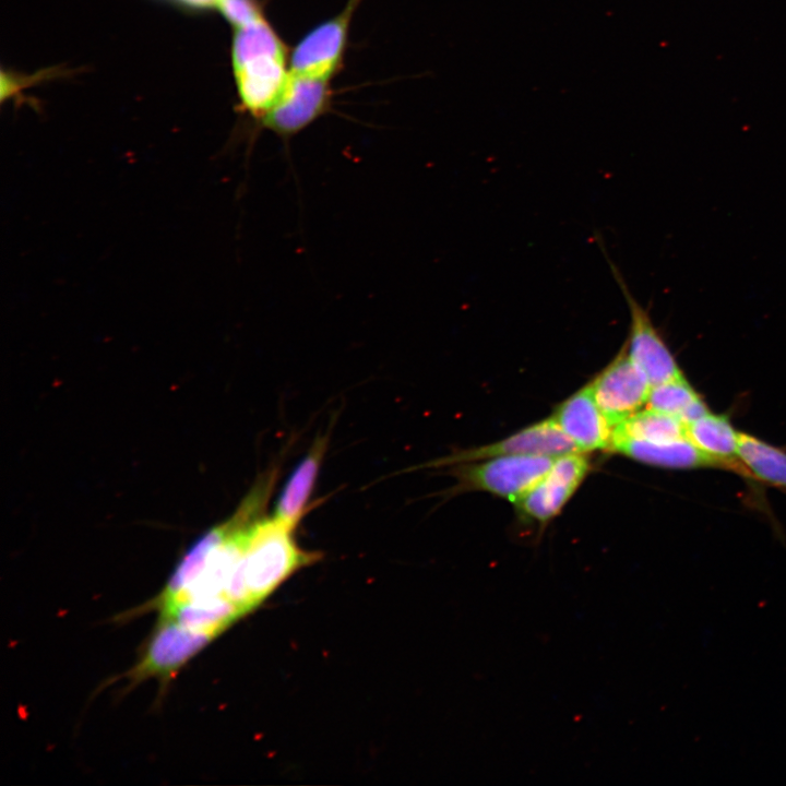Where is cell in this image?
<instances>
[{
  "instance_id": "cell-19",
  "label": "cell",
  "mask_w": 786,
  "mask_h": 786,
  "mask_svg": "<svg viewBox=\"0 0 786 786\" xmlns=\"http://www.w3.org/2000/svg\"><path fill=\"white\" fill-rule=\"evenodd\" d=\"M620 438H632L652 442H670L688 439L686 425L682 421L651 408L638 410L615 425L612 427V440Z\"/></svg>"
},
{
  "instance_id": "cell-18",
  "label": "cell",
  "mask_w": 786,
  "mask_h": 786,
  "mask_svg": "<svg viewBox=\"0 0 786 786\" xmlns=\"http://www.w3.org/2000/svg\"><path fill=\"white\" fill-rule=\"evenodd\" d=\"M646 405L647 408L672 416L684 425L710 410L683 374L653 385Z\"/></svg>"
},
{
  "instance_id": "cell-14",
  "label": "cell",
  "mask_w": 786,
  "mask_h": 786,
  "mask_svg": "<svg viewBox=\"0 0 786 786\" xmlns=\"http://www.w3.org/2000/svg\"><path fill=\"white\" fill-rule=\"evenodd\" d=\"M611 451L652 466L694 469L722 468L718 463L703 454L689 439L670 442H652L632 438L614 439Z\"/></svg>"
},
{
  "instance_id": "cell-16",
  "label": "cell",
  "mask_w": 786,
  "mask_h": 786,
  "mask_svg": "<svg viewBox=\"0 0 786 786\" xmlns=\"http://www.w3.org/2000/svg\"><path fill=\"white\" fill-rule=\"evenodd\" d=\"M243 615L242 610L226 597L181 602L160 609V618L217 635Z\"/></svg>"
},
{
  "instance_id": "cell-1",
  "label": "cell",
  "mask_w": 786,
  "mask_h": 786,
  "mask_svg": "<svg viewBox=\"0 0 786 786\" xmlns=\"http://www.w3.org/2000/svg\"><path fill=\"white\" fill-rule=\"evenodd\" d=\"M230 57L239 108L260 123L289 79L287 48L263 17L234 28Z\"/></svg>"
},
{
  "instance_id": "cell-2",
  "label": "cell",
  "mask_w": 786,
  "mask_h": 786,
  "mask_svg": "<svg viewBox=\"0 0 786 786\" xmlns=\"http://www.w3.org/2000/svg\"><path fill=\"white\" fill-rule=\"evenodd\" d=\"M294 528L275 517L261 516L248 528L243 572L252 609L299 568L319 557L305 551L294 539Z\"/></svg>"
},
{
  "instance_id": "cell-21",
  "label": "cell",
  "mask_w": 786,
  "mask_h": 786,
  "mask_svg": "<svg viewBox=\"0 0 786 786\" xmlns=\"http://www.w3.org/2000/svg\"><path fill=\"white\" fill-rule=\"evenodd\" d=\"M166 2H169L178 8H181L183 10L188 11H209V10H217L219 1L221 0H164Z\"/></svg>"
},
{
  "instance_id": "cell-3",
  "label": "cell",
  "mask_w": 786,
  "mask_h": 786,
  "mask_svg": "<svg viewBox=\"0 0 786 786\" xmlns=\"http://www.w3.org/2000/svg\"><path fill=\"white\" fill-rule=\"evenodd\" d=\"M557 456L516 454L464 463L454 475L461 489L490 492L513 503L534 487L551 468Z\"/></svg>"
},
{
  "instance_id": "cell-15",
  "label": "cell",
  "mask_w": 786,
  "mask_h": 786,
  "mask_svg": "<svg viewBox=\"0 0 786 786\" xmlns=\"http://www.w3.org/2000/svg\"><path fill=\"white\" fill-rule=\"evenodd\" d=\"M228 527V521H226L204 533L192 544L176 565L162 593L156 597L155 607L162 609L175 602L198 577L213 549L226 537Z\"/></svg>"
},
{
  "instance_id": "cell-13",
  "label": "cell",
  "mask_w": 786,
  "mask_h": 786,
  "mask_svg": "<svg viewBox=\"0 0 786 786\" xmlns=\"http://www.w3.org/2000/svg\"><path fill=\"white\" fill-rule=\"evenodd\" d=\"M687 438L703 454L728 469L750 477L739 460V434L730 419L707 410L686 425Z\"/></svg>"
},
{
  "instance_id": "cell-8",
  "label": "cell",
  "mask_w": 786,
  "mask_h": 786,
  "mask_svg": "<svg viewBox=\"0 0 786 786\" xmlns=\"http://www.w3.org/2000/svg\"><path fill=\"white\" fill-rule=\"evenodd\" d=\"M591 384L599 409L612 427L645 405L652 388L629 357L626 344Z\"/></svg>"
},
{
  "instance_id": "cell-10",
  "label": "cell",
  "mask_w": 786,
  "mask_h": 786,
  "mask_svg": "<svg viewBox=\"0 0 786 786\" xmlns=\"http://www.w3.org/2000/svg\"><path fill=\"white\" fill-rule=\"evenodd\" d=\"M581 452L551 417L534 424L496 443L462 451L440 458L427 466L471 463L503 455L535 454L559 456Z\"/></svg>"
},
{
  "instance_id": "cell-12",
  "label": "cell",
  "mask_w": 786,
  "mask_h": 786,
  "mask_svg": "<svg viewBox=\"0 0 786 786\" xmlns=\"http://www.w3.org/2000/svg\"><path fill=\"white\" fill-rule=\"evenodd\" d=\"M327 443V436H321L314 440L307 454L289 475L275 503L273 517L294 529L311 508L310 499Z\"/></svg>"
},
{
  "instance_id": "cell-5",
  "label": "cell",
  "mask_w": 786,
  "mask_h": 786,
  "mask_svg": "<svg viewBox=\"0 0 786 786\" xmlns=\"http://www.w3.org/2000/svg\"><path fill=\"white\" fill-rule=\"evenodd\" d=\"M361 0H348L342 12L318 24L289 55L293 74L331 79L340 69L347 47L350 22Z\"/></svg>"
},
{
  "instance_id": "cell-9",
  "label": "cell",
  "mask_w": 786,
  "mask_h": 786,
  "mask_svg": "<svg viewBox=\"0 0 786 786\" xmlns=\"http://www.w3.org/2000/svg\"><path fill=\"white\" fill-rule=\"evenodd\" d=\"M583 452L556 457L548 473L514 502L526 517L545 524L565 505L587 475L591 465Z\"/></svg>"
},
{
  "instance_id": "cell-7",
  "label": "cell",
  "mask_w": 786,
  "mask_h": 786,
  "mask_svg": "<svg viewBox=\"0 0 786 786\" xmlns=\"http://www.w3.org/2000/svg\"><path fill=\"white\" fill-rule=\"evenodd\" d=\"M217 634L160 618L139 662L129 672L132 682L174 675Z\"/></svg>"
},
{
  "instance_id": "cell-17",
  "label": "cell",
  "mask_w": 786,
  "mask_h": 786,
  "mask_svg": "<svg viewBox=\"0 0 786 786\" xmlns=\"http://www.w3.org/2000/svg\"><path fill=\"white\" fill-rule=\"evenodd\" d=\"M738 455L750 478L786 491V451L740 432Z\"/></svg>"
},
{
  "instance_id": "cell-20",
  "label": "cell",
  "mask_w": 786,
  "mask_h": 786,
  "mask_svg": "<svg viewBox=\"0 0 786 786\" xmlns=\"http://www.w3.org/2000/svg\"><path fill=\"white\" fill-rule=\"evenodd\" d=\"M217 11L234 28L246 26L265 17L259 0H221Z\"/></svg>"
},
{
  "instance_id": "cell-6",
  "label": "cell",
  "mask_w": 786,
  "mask_h": 786,
  "mask_svg": "<svg viewBox=\"0 0 786 786\" xmlns=\"http://www.w3.org/2000/svg\"><path fill=\"white\" fill-rule=\"evenodd\" d=\"M330 80L290 73L281 97L261 120L260 127L274 132L283 141L291 139L330 110Z\"/></svg>"
},
{
  "instance_id": "cell-11",
  "label": "cell",
  "mask_w": 786,
  "mask_h": 786,
  "mask_svg": "<svg viewBox=\"0 0 786 786\" xmlns=\"http://www.w3.org/2000/svg\"><path fill=\"white\" fill-rule=\"evenodd\" d=\"M552 418L581 452L610 450L612 426L599 409L592 384L560 404Z\"/></svg>"
},
{
  "instance_id": "cell-4",
  "label": "cell",
  "mask_w": 786,
  "mask_h": 786,
  "mask_svg": "<svg viewBox=\"0 0 786 786\" xmlns=\"http://www.w3.org/2000/svg\"><path fill=\"white\" fill-rule=\"evenodd\" d=\"M607 261L630 313L629 336L624 343L629 357L652 386L682 376V370L654 325L648 310L636 300L618 267L609 258Z\"/></svg>"
}]
</instances>
